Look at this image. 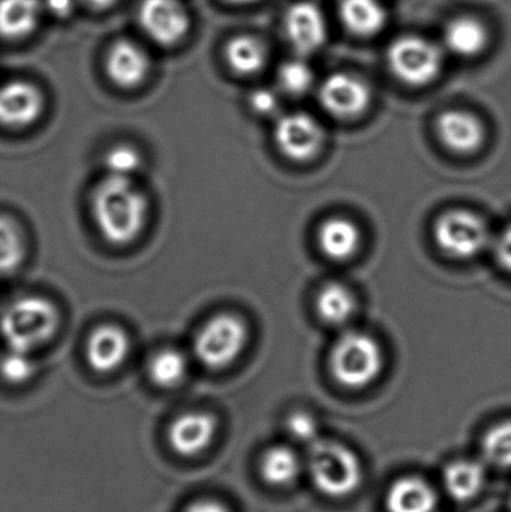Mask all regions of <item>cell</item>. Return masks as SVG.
I'll return each instance as SVG.
<instances>
[{
  "label": "cell",
  "mask_w": 511,
  "mask_h": 512,
  "mask_svg": "<svg viewBox=\"0 0 511 512\" xmlns=\"http://www.w3.org/2000/svg\"><path fill=\"white\" fill-rule=\"evenodd\" d=\"M45 111V96L36 84L24 80L0 84V126L21 131L38 123Z\"/></svg>",
  "instance_id": "cell-9"
},
{
  "label": "cell",
  "mask_w": 511,
  "mask_h": 512,
  "mask_svg": "<svg viewBox=\"0 0 511 512\" xmlns=\"http://www.w3.org/2000/svg\"><path fill=\"white\" fill-rule=\"evenodd\" d=\"M341 18L351 33L369 38L386 27L387 12L380 0H342Z\"/></svg>",
  "instance_id": "cell-21"
},
{
  "label": "cell",
  "mask_w": 511,
  "mask_h": 512,
  "mask_svg": "<svg viewBox=\"0 0 511 512\" xmlns=\"http://www.w3.org/2000/svg\"><path fill=\"white\" fill-rule=\"evenodd\" d=\"M278 149L293 161H309L324 144L320 123L306 113H290L279 117L275 128Z\"/></svg>",
  "instance_id": "cell-11"
},
{
  "label": "cell",
  "mask_w": 511,
  "mask_h": 512,
  "mask_svg": "<svg viewBox=\"0 0 511 512\" xmlns=\"http://www.w3.org/2000/svg\"><path fill=\"white\" fill-rule=\"evenodd\" d=\"M44 9L57 18H65L74 11L75 0H41Z\"/></svg>",
  "instance_id": "cell-35"
},
{
  "label": "cell",
  "mask_w": 511,
  "mask_h": 512,
  "mask_svg": "<svg viewBox=\"0 0 511 512\" xmlns=\"http://www.w3.org/2000/svg\"><path fill=\"white\" fill-rule=\"evenodd\" d=\"M285 33L299 53H314L326 42V18L315 3H294L285 15Z\"/></svg>",
  "instance_id": "cell-13"
},
{
  "label": "cell",
  "mask_w": 511,
  "mask_h": 512,
  "mask_svg": "<svg viewBox=\"0 0 511 512\" xmlns=\"http://www.w3.org/2000/svg\"><path fill=\"white\" fill-rule=\"evenodd\" d=\"M225 57L237 74L254 75L266 65L267 51L263 42L255 36L240 35L228 42Z\"/></svg>",
  "instance_id": "cell-26"
},
{
  "label": "cell",
  "mask_w": 511,
  "mask_h": 512,
  "mask_svg": "<svg viewBox=\"0 0 511 512\" xmlns=\"http://www.w3.org/2000/svg\"><path fill=\"white\" fill-rule=\"evenodd\" d=\"M143 153L128 143L114 144L108 147L102 156V168L105 176L120 177V179H134L143 168Z\"/></svg>",
  "instance_id": "cell-28"
},
{
  "label": "cell",
  "mask_w": 511,
  "mask_h": 512,
  "mask_svg": "<svg viewBox=\"0 0 511 512\" xmlns=\"http://www.w3.org/2000/svg\"><path fill=\"white\" fill-rule=\"evenodd\" d=\"M248 342V327L233 313H219L207 319L197 331L192 351L201 366L221 370L239 358Z\"/></svg>",
  "instance_id": "cell-4"
},
{
  "label": "cell",
  "mask_w": 511,
  "mask_h": 512,
  "mask_svg": "<svg viewBox=\"0 0 511 512\" xmlns=\"http://www.w3.org/2000/svg\"><path fill=\"white\" fill-rule=\"evenodd\" d=\"M434 239L438 248L459 259L473 258L491 243L488 225L476 213L450 210L437 219Z\"/></svg>",
  "instance_id": "cell-7"
},
{
  "label": "cell",
  "mask_w": 511,
  "mask_h": 512,
  "mask_svg": "<svg viewBox=\"0 0 511 512\" xmlns=\"http://www.w3.org/2000/svg\"><path fill=\"white\" fill-rule=\"evenodd\" d=\"M249 102H251L252 110L255 113L263 114V116L276 113L279 108L278 95L270 89L255 90L249 98Z\"/></svg>",
  "instance_id": "cell-33"
},
{
  "label": "cell",
  "mask_w": 511,
  "mask_h": 512,
  "mask_svg": "<svg viewBox=\"0 0 511 512\" xmlns=\"http://www.w3.org/2000/svg\"><path fill=\"white\" fill-rule=\"evenodd\" d=\"M387 59L395 77L413 87L428 86L443 68L440 47L417 35L395 39L387 51Z\"/></svg>",
  "instance_id": "cell-6"
},
{
  "label": "cell",
  "mask_w": 511,
  "mask_h": 512,
  "mask_svg": "<svg viewBox=\"0 0 511 512\" xmlns=\"http://www.w3.org/2000/svg\"><path fill=\"white\" fill-rule=\"evenodd\" d=\"M141 29L156 44H179L191 29L188 9L180 0H143L138 9Z\"/></svg>",
  "instance_id": "cell-8"
},
{
  "label": "cell",
  "mask_w": 511,
  "mask_h": 512,
  "mask_svg": "<svg viewBox=\"0 0 511 512\" xmlns=\"http://www.w3.org/2000/svg\"><path fill=\"white\" fill-rule=\"evenodd\" d=\"M309 451V471L315 487L324 495L344 498L362 481V466L356 454L344 445L317 441Z\"/></svg>",
  "instance_id": "cell-5"
},
{
  "label": "cell",
  "mask_w": 511,
  "mask_h": 512,
  "mask_svg": "<svg viewBox=\"0 0 511 512\" xmlns=\"http://www.w3.org/2000/svg\"><path fill=\"white\" fill-rule=\"evenodd\" d=\"M437 132L444 146L459 155L476 152L485 140L483 123L467 111L450 110L441 114Z\"/></svg>",
  "instance_id": "cell-16"
},
{
  "label": "cell",
  "mask_w": 511,
  "mask_h": 512,
  "mask_svg": "<svg viewBox=\"0 0 511 512\" xmlns=\"http://www.w3.org/2000/svg\"><path fill=\"white\" fill-rule=\"evenodd\" d=\"M494 248L495 258L500 262L501 267L511 273V224L507 225L503 233L497 237Z\"/></svg>",
  "instance_id": "cell-34"
},
{
  "label": "cell",
  "mask_w": 511,
  "mask_h": 512,
  "mask_svg": "<svg viewBox=\"0 0 511 512\" xmlns=\"http://www.w3.org/2000/svg\"><path fill=\"white\" fill-rule=\"evenodd\" d=\"M60 330L59 307L42 295H20L0 307V337L6 348L35 354Z\"/></svg>",
  "instance_id": "cell-2"
},
{
  "label": "cell",
  "mask_w": 511,
  "mask_h": 512,
  "mask_svg": "<svg viewBox=\"0 0 511 512\" xmlns=\"http://www.w3.org/2000/svg\"><path fill=\"white\" fill-rule=\"evenodd\" d=\"M188 375V358L177 348H161L147 361V376L159 388H176Z\"/></svg>",
  "instance_id": "cell-22"
},
{
  "label": "cell",
  "mask_w": 511,
  "mask_h": 512,
  "mask_svg": "<svg viewBox=\"0 0 511 512\" xmlns=\"http://www.w3.org/2000/svg\"><path fill=\"white\" fill-rule=\"evenodd\" d=\"M186 512H228L218 502L213 501H201L197 504L191 505Z\"/></svg>",
  "instance_id": "cell-36"
},
{
  "label": "cell",
  "mask_w": 511,
  "mask_h": 512,
  "mask_svg": "<svg viewBox=\"0 0 511 512\" xmlns=\"http://www.w3.org/2000/svg\"><path fill=\"white\" fill-rule=\"evenodd\" d=\"M231 3H240V5H246V3L258 2V0H228Z\"/></svg>",
  "instance_id": "cell-38"
},
{
  "label": "cell",
  "mask_w": 511,
  "mask_h": 512,
  "mask_svg": "<svg viewBox=\"0 0 511 512\" xmlns=\"http://www.w3.org/2000/svg\"><path fill=\"white\" fill-rule=\"evenodd\" d=\"M324 110L339 119H354L371 104V89L357 75L338 72L329 75L318 92Z\"/></svg>",
  "instance_id": "cell-10"
},
{
  "label": "cell",
  "mask_w": 511,
  "mask_h": 512,
  "mask_svg": "<svg viewBox=\"0 0 511 512\" xmlns=\"http://www.w3.org/2000/svg\"><path fill=\"white\" fill-rule=\"evenodd\" d=\"M86 5H89L90 8L98 9V11H102V9L111 8V6L116 3V0H84Z\"/></svg>",
  "instance_id": "cell-37"
},
{
  "label": "cell",
  "mask_w": 511,
  "mask_h": 512,
  "mask_svg": "<svg viewBox=\"0 0 511 512\" xmlns=\"http://www.w3.org/2000/svg\"><path fill=\"white\" fill-rule=\"evenodd\" d=\"M485 484V471L476 462L459 460L452 463L444 474V486L450 498L458 502H467L482 492Z\"/></svg>",
  "instance_id": "cell-24"
},
{
  "label": "cell",
  "mask_w": 511,
  "mask_h": 512,
  "mask_svg": "<svg viewBox=\"0 0 511 512\" xmlns=\"http://www.w3.org/2000/svg\"><path fill=\"white\" fill-rule=\"evenodd\" d=\"M356 306L353 292L341 283H329L317 297L318 316L330 325L347 324L353 318Z\"/></svg>",
  "instance_id": "cell-25"
},
{
  "label": "cell",
  "mask_w": 511,
  "mask_h": 512,
  "mask_svg": "<svg viewBox=\"0 0 511 512\" xmlns=\"http://www.w3.org/2000/svg\"><path fill=\"white\" fill-rule=\"evenodd\" d=\"M287 430L291 438L314 444L318 441V423L308 412H294L287 420Z\"/></svg>",
  "instance_id": "cell-32"
},
{
  "label": "cell",
  "mask_w": 511,
  "mask_h": 512,
  "mask_svg": "<svg viewBox=\"0 0 511 512\" xmlns=\"http://www.w3.org/2000/svg\"><path fill=\"white\" fill-rule=\"evenodd\" d=\"M42 12L41 0H0V36L27 38L38 29Z\"/></svg>",
  "instance_id": "cell-18"
},
{
  "label": "cell",
  "mask_w": 511,
  "mask_h": 512,
  "mask_svg": "<svg viewBox=\"0 0 511 512\" xmlns=\"http://www.w3.org/2000/svg\"><path fill=\"white\" fill-rule=\"evenodd\" d=\"M131 337L117 324H99L84 343V357L93 372L108 375L116 372L128 360L132 351Z\"/></svg>",
  "instance_id": "cell-12"
},
{
  "label": "cell",
  "mask_w": 511,
  "mask_h": 512,
  "mask_svg": "<svg viewBox=\"0 0 511 512\" xmlns=\"http://www.w3.org/2000/svg\"><path fill=\"white\" fill-rule=\"evenodd\" d=\"M108 78L122 89H135L149 77L150 57L135 42L122 39L111 45L105 60Z\"/></svg>",
  "instance_id": "cell-14"
},
{
  "label": "cell",
  "mask_w": 511,
  "mask_h": 512,
  "mask_svg": "<svg viewBox=\"0 0 511 512\" xmlns=\"http://www.w3.org/2000/svg\"><path fill=\"white\" fill-rule=\"evenodd\" d=\"M447 50L456 56L476 57L489 44V30L474 17H459L450 21L444 32Z\"/></svg>",
  "instance_id": "cell-19"
},
{
  "label": "cell",
  "mask_w": 511,
  "mask_h": 512,
  "mask_svg": "<svg viewBox=\"0 0 511 512\" xmlns=\"http://www.w3.org/2000/svg\"><path fill=\"white\" fill-rule=\"evenodd\" d=\"M279 83L285 92L291 95H303L314 84V71L303 60H290L279 69Z\"/></svg>",
  "instance_id": "cell-31"
},
{
  "label": "cell",
  "mask_w": 511,
  "mask_h": 512,
  "mask_svg": "<svg viewBox=\"0 0 511 512\" xmlns=\"http://www.w3.org/2000/svg\"><path fill=\"white\" fill-rule=\"evenodd\" d=\"M386 504L389 512H434L437 495L419 478H402L390 487Z\"/></svg>",
  "instance_id": "cell-20"
},
{
  "label": "cell",
  "mask_w": 511,
  "mask_h": 512,
  "mask_svg": "<svg viewBox=\"0 0 511 512\" xmlns=\"http://www.w3.org/2000/svg\"><path fill=\"white\" fill-rule=\"evenodd\" d=\"M32 352L6 348L0 355V378L11 385H23L38 372V364Z\"/></svg>",
  "instance_id": "cell-29"
},
{
  "label": "cell",
  "mask_w": 511,
  "mask_h": 512,
  "mask_svg": "<svg viewBox=\"0 0 511 512\" xmlns=\"http://www.w3.org/2000/svg\"><path fill=\"white\" fill-rule=\"evenodd\" d=\"M27 239L12 216L0 215V277L11 276L26 261Z\"/></svg>",
  "instance_id": "cell-23"
},
{
  "label": "cell",
  "mask_w": 511,
  "mask_h": 512,
  "mask_svg": "<svg viewBox=\"0 0 511 512\" xmlns=\"http://www.w3.org/2000/svg\"><path fill=\"white\" fill-rule=\"evenodd\" d=\"M318 245L327 258L347 261L362 245V233L351 219L335 216L327 219L318 230Z\"/></svg>",
  "instance_id": "cell-17"
},
{
  "label": "cell",
  "mask_w": 511,
  "mask_h": 512,
  "mask_svg": "<svg viewBox=\"0 0 511 512\" xmlns=\"http://www.w3.org/2000/svg\"><path fill=\"white\" fill-rule=\"evenodd\" d=\"M483 454L497 468L511 469V421L497 424L486 433Z\"/></svg>",
  "instance_id": "cell-30"
},
{
  "label": "cell",
  "mask_w": 511,
  "mask_h": 512,
  "mask_svg": "<svg viewBox=\"0 0 511 512\" xmlns=\"http://www.w3.org/2000/svg\"><path fill=\"white\" fill-rule=\"evenodd\" d=\"M299 472V459L290 448H270L261 460V475L270 486H288L296 480Z\"/></svg>",
  "instance_id": "cell-27"
},
{
  "label": "cell",
  "mask_w": 511,
  "mask_h": 512,
  "mask_svg": "<svg viewBox=\"0 0 511 512\" xmlns=\"http://www.w3.org/2000/svg\"><path fill=\"white\" fill-rule=\"evenodd\" d=\"M149 200L134 179L104 176L90 194V215L99 236L123 248L140 239L149 221Z\"/></svg>",
  "instance_id": "cell-1"
},
{
  "label": "cell",
  "mask_w": 511,
  "mask_h": 512,
  "mask_svg": "<svg viewBox=\"0 0 511 512\" xmlns=\"http://www.w3.org/2000/svg\"><path fill=\"white\" fill-rule=\"evenodd\" d=\"M216 421L203 412L180 415L168 429V442L177 454L192 457L200 454L215 438Z\"/></svg>",
  "instance_id": "cell-15"
},
{
  "label": "cell",
  "mask_w": 511,
  "mask_h": 512,
  "mask_svg": "<svg viewBox=\"0 0 511 512\" xmlns=\"http://www.w3.org/2000/svg\"><path fill=\"white\" fill-rule=\"evenodd\" d=\"M384 367L383 349L380 343L366 333L348 331L339 337L330 354V369L342 387H368Z\"/></svg>",
  "instance_id": "cell-3"
}]
</instances>
